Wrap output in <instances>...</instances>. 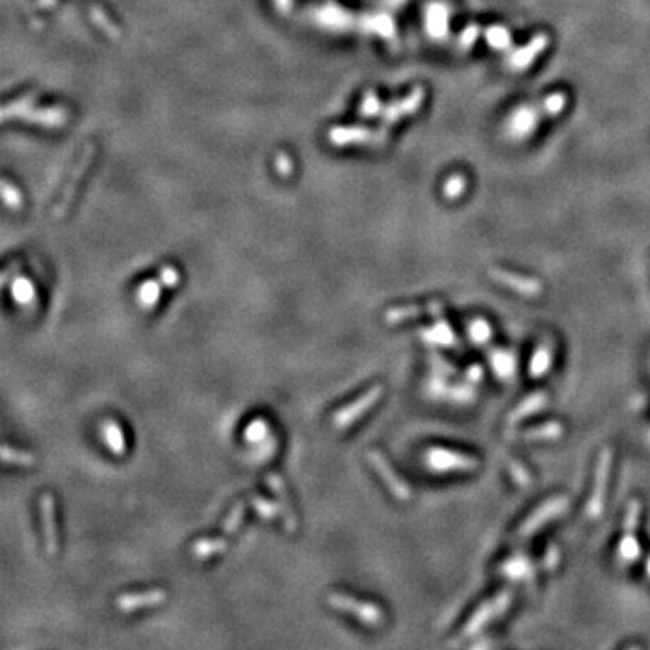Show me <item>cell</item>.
I'll return each instance as SVG.
<instances>
[{
    "mask_svg": "<svg viewBox=\"0 0 650 650\" xmlns=\"http://www.w3.org/2000/svg\"><path fill=\"white\" fill-rule=\"evenodd\" d=\"M164 602H167L164 589H148V591H139V593L121 594L116 603H118V609L121 612H134V610L161 605Z\"/></svg>",
    "mask_w": 650,
    "mask_h": 650,
    "instance_id": "cell-14",
    "label": "cell"
},
{
    "mask_svg": "<svg viewBox=\"0 0 650 650\" xmlns=\"http://www.w3.org/2000/svg\"><path fill=\"white\" fill-rule=\"evenodd\" d=\"M157 297H160V289H157V284L154 282H148L146 286H143L141 291H139V302H141L143 305H146V307H152V305L155 304V300H157Z\"/></svg>",
    "mask_w": 650,
    "mask_h": 650,
    "instance_id": "cell-29",
    "label": "cell"
},
{
    "mask_svg": "<svg viewBox=\"0 0 650 650\" xmlns=\"http://www.w3.org/2000/svg\"><path fill=\"white\" fill-rule=\"evenodd\" d=\"M442 311H444V305L442 302L433 300V302H426L423 305H405V307H392L385 313V322L394 325V323H401L407 322V320H416L423 314H432V316H441Z\"/></svg>",
    "mask_w": 650,
    "mask_h": 650,
    "instance_id": "cell-15",
    "label": "cell"
},
{
    "mask_svg": "<svg viewBox=\"0 0 650 650\" xmlns=\"http://www.w3.org/2000/svg\"><path fill=\"white\" fill-rule=\"evenodd\" d=\"M610 470H612V451L609 448H603L600 451V456H598L593 488H591V495H589L587 504H585V513H587L589 518L600 517V513L603 511L607 488H609Z\"/></svg>",
    "mask_w": 650,
    "mask_h": 650,
    "instance_id": "cell-2",
    "label": "cell"
},
{
    "mask_svg": "<svg viewBox=\"0 0 650 650\" xmlns=\"http://www.w3.org/2000/svg\"><path fill=\"white\" fill-rule=\"evenodd\" d=\"M466 186H468V181H466V177L463 173H454L444 181L442 185V195L450 201L459 199L461 195L466 192Z\"/></svg>",
    "mask_w": 650,
    "mask_h": 650,
    "instance_id": "cell-25",
    "label": "cell"
},
{
    "mask_svg": "<svg viewBox=\"0 0 650 650\" xmlns=\"http://www.w3.org/2000/svg\"><path fill=\"white\" fill-rule=\"evenodd\" d=\"M102 432L109 450H111L114 456H123L127 448H125V435L120 423L116 419H107L102 426Z\"/></svg>",
    "mask_w": 650,
    "mask_h": 650,
    "instance_id": "cell-20",
    "label": "cell"
},
{
    "mask_svg": "<svg viewBox=\"0 0 650 650\" xmlns=\"http://www.w3.org/2000/svg\"><path fill=\"white\" fill-rule=\"evenodd\" d=\"M484 38H486L488 45L497 51H506V49H511L513 45V40H511V35L506 27L502 26H490L484 31Z\"/></svg>",
    "mask_w": 650,
    "mask_h": 650,
    "instance_id": "cell-21",
    "label": "cell"
},
{
    "mask_svg": "<svg viewBox=\"0 0 650 650\" xmlns=\"http://www.w3.org/2000/svg\"><path fill=\"white\" fill-rule=\"evenodd\" d=\"M325 602L332 607V609L343 610L349 614L356 616L362 624L369 625V627H378L383 624L385 614L381 610L380 605L372 602H363V600H356V598L349 596L343 593H329Z\"/></svg>",
    "mask_w": 650,
    "mask_h": 650,
    "instance_id": "cell-3",
    "label": "cell"
},
{
    "mask_svg": "<svg viewBox=\"0 0 650 650\" xmlns=\"http://www.w3.org/2000/svg\"><path fill=\"white\" fill-rule=\"evenodd\" d=\"M540 107H542L545 118H555V116L560 114L567 107V94L560 93V91L549 94V96H545L544 100L540 102Z\"/></svg>",
    "mask_w": 650,
    "mask_h": 650,
    "instance_id": "cell-24",
    "label": "cell"
},
{
    "mask_svg": "<svg viewBox=\"0 0 650 650\" xmlns=\"http://www.w3.org/2000/svg\"><path fill=\"white\" fill-rule=\"evenodd\" d=\"M481 33V27L477 24H470L466 26V29H463V33L459 35V49H470L472 45L477 42V36Z\"/></svg>",
    "mask_w": 650,
    "mask_h": 650,
    "instance_id": "cell-28",
    "label": "cell"
},
{
    "mask_svg": "<svg viewBox=\"0 0 650 650\" xmlns=\"http://www.w3.org/2000/svg\"><path fill=\"white\" fill-rule=\"evenodd\" d=\"M2 461H4L6 465H15V466H29L35 465V456L29 454V451H22V450H15L9 444H4L2 447Z\"/></svg>",
    "mask_w": 650,
    "mask_h": 650,
    "instance_id": "cell-23",
    "label": "cell"
},
{
    "mask_svg": "<svg viewBox=\"0 0 650 650\" xmlns=\"http://www.w3.org/2000/svg\"><path fill=\"white\" fill-rule=\"evenodd\" d=\"M426 29L433 38H444L450 31V11L442 2H430L426 6Z\"/></svg>",
    "mask_w": 650,
    "mask_h": 650,
    "instance_id": "cell-17",
    "label": "cell"
},
{
    "mask_svg": "<svg viewBox=\"0 0 650 650\" xmlns=\"http://www.w3.org/2000/svg\"><path fill=\"white\" fill-rule=\"evenodd\" d=\"M244 513H246V502H239L237 506H233V509H231L228 518H226L224 526H222L221 535L215 536V539L195 540L194 545H192L194 557L199 558V560H206V558L222 553L228 548V542L235 535V531L239 529L240 524H242Z\"/></svg>",
    "mask_w": 650,
    "mask_h": 650,
    "instance_id": "cell-1",
    "label": "cell"
},
{
    "mask_svg": "<svg viewBox=\"0 0 650 650\" xmlns=\"http://www.w3.org/2000/svg\"><path fill=\"white\" fill-rule=\"evenodd\" d=\"M38 509H40L45 549H47L49 555H56L58 549H60V540H58L56 517H54V497L51 493H42L40 499H38Z\"/></svg>",
    "mask_w": 650,
    "mask_h": 650,
    "instance_id": "cell-12",
    "label": "cell"
},
{
    "mask_svg": "<svg viewBox=\"0 0 650 650\" xmlns=\"http://www.w3.org/2000/svg\"><path fill=\"white\" fill-rule=\"evenodd\" d=\"M567 508H569V499H567V497L558 495L553 497V499L545 500L544 504H540L539 508L524 520V524L518 527L517 536L518 539H526V536L533 535L540 527H544L548 522L560 517L564 511H567Z\"/></svg>",
    "mask_w": 650,
    "mask_h": 650,
    "instance_id": "cell-5",
    "label": "cell"
},
{
    "mask_svg": "<svg viewBox=\"0 0 650 650\" xmlns=\"http://www.w3.org/2000/svg\"><path fill=\"white\" fill-rule=\"evenodd\" d=\"M265 482H268V486L271 488L273 491L274 499H277V504L280 508V515L284 518V526L289 533H295L298 527V520L297 515H295V509H293V502L291 497H289V491L286 488V482L284 479L280 477L279 474H274V472H270L268 477H265Z\"/></svg>",
    "mask_w": 650,
    "mask_h": 650,
    "instance_id": "cell-11",
    "label": "cell"
},
{
    "mask_svg": "<svg viewBox=\"0 0 650 650\" xmlns=\"http://www.w3.org/2000/svg\"><path fill=\"white\" fill-rule=\"evenodd\" d=\"M509 474H511V477L515 479V482H517V484H520V486H527V484H529V474H527L526 470L522 468V465L520 463H517V461H509Z\"/></svg>",
    "mask_w": 650,
    "mask_h": 650,
    "instance_id": "cell-30",
    "label": "cell"
},
{
    "mask_svg": "<svg viewBox=\"0 0 650 650\" xmlns=\"http://www.w3.org/2000/svg\"><path fill=\"white\" fill-rule=\"evenodd\" d=\"M426 463L435 472H472L479 468V459L474 456L439 447L426 451Z\"/></svg>",
    "mask_w": 650,
    "mask_h": 650,
    "instance_id": "cell-4",
    "label": "cell"
},
{
    "mask_svg": "<svg viewBox=\"0 0 650 650\" xmlns=\"http://www.w3.org/2000/svg\"><path fill=\"white\" fill-rule=\"evenodd\" d=\"M545 118L542 107L539 105H520L517 107L511 114H509L508 121H506V132L511 139H526L531 134L535 132L539 127L540 120Z\"/></svg>",
    "mask_w": 650,
    "mask_h": 650,
    "instance_id": "cell-6",
    "label": "cell"
},
{
    "mask_svg": "<svg viewBox=\"0 0 650 650\" xmlns=\"http://www.w3.org/2000/svg\"><path fill=\"white\" fill-rule=\"evenodd\" d=\"M367 461L369 465L372 466V470L380 475V479L385 482V486L389 488V491L392 493L394 497L398 500H408L412 497V491L408 488V484L396 474V470L390 466V463L387 461V457L378 450H371L367 451Z\"/></svg>",
    "mask_w": 650,
    "mask_h": 650,
    "instance_id": "cell-8",
    "label": "cell"
},
{
    "mask_svg": "<svg viewBox=\"0 0 650 650\" xmlns=\"http://www.w3.org/2000/svg\"><path fill=\"white\" fill-rule=\"evenodd\" d=\"M553 358H555V343L551 338H544L539 341L535 353L529 359V378L539 380V378L545 376L551 367H553Z\"/></svg>",
    "mask_w": 650,
    "mask_h": 650,
    "instance_id": "cell-16",
    "label": "cell"
},
{
    "mask_svg": "<svg viewBox=\"0 0 650 650\" xmlns=\"http://www.w3.org/2000/svg\"><path fill=\"white\" fill-rule=\"evenodd\" d=\"M545 403H548V394L545 392L529 394L527 398H524L520 403H518L513 410L509 412L508 423L509 425H517V423H520L522 419H526V417L533 416V414L542 410V408L545 407Z\"/></svg>",
    "mask_w": 650,
    "mask_h": 650,
    "instance_id": "cell-18",
    "label": "cell"
},
{
    "mask_svg": "<svg viewBox=\"0 0 650 650\" xmlns=\"http://www.w3.org/2000/svg\"><path fill=\"white\" fill-rule=\"evenodd\" d=\"M161 279H163L164 286H176V284H177V271L172 270V268H167V270L163 271V277H161Z\"/></svg>",
    "mask_w": 650,
    "mask_h": 650,
    "instance_id": "cell-31",
    "label": "cell"
},
{
    "mask_svg": "<svg viewBox=\"0 0 650 650\" xmlns=\"http://www.w3.org/2000/svg\"><path fill=\"white\" fill-rule=\"evenodd\" d=\"M549 42H551V38H549L545 33H539V35L533 36L524 47L515 49L513 53L509 54V69H513V71H524V69H527V67L539 58V54L544 53L545 49H548Z\"/></svg>",
    "mask_w": 650,
    "mask_h": 650,
    "instance_id": "cell-13",
    "label": "cell"
},
{
    "mask_svg": "<svg viewBox=\"0 0 650 650\" xmlns=\"http://www.w3.org/2000/svg\"><path fill=\"white\" fill-rule=\"evenodd\" d=\"M252 504H253V508H255V511H257V513L261 515L264 520H273V518L277 517V513H280L279 504H274V502H271V500L264 499L262 495L261 497L253 495Z\"/></svg>",
    "mask_w": 650,
    "mask_h": 650,
    "instance_id": "cell-26",
    "label": "cell"
},
{
    "mask_svg": "<svg viewBox=\"0 0 650 650\" xmlns=\"http://www.w3.org/2000/svg\"><path fill=\"white\" fill-rule=\"evenodd\" d=\"M618 555L624 562H634L640 557V542L636 533H624L618 544Z\"/></svg>",
    "mask_w": 650,
    "mask_h": 650,
    "instance_id": "cell-22",
    "label": "cell"
},
{
    "mask_svg": "<svg viewBox=\"0 0 650 650\" xmlns=\"http://www.w3.org/2000/svg\"><path fill=\"white\" fill-rule=\"evenodd\" d=\"M490 279L495 280L500 286H504V288L511 289V291L518 293L520 297L535 298L539 297V295H542V284H540L539 280L531 279V277H524V274L513 273V271L493 268V270H490Z\"/></svg>",
    "mask_w": 650,
    "mask_h": 650,
    "instance_id": "cell-10",
    "label": "cell"
},
{
    "mask_svg": "<svg viewBox=\"0 0 650 650\" xmlns=\"http://www.w3.org/2000/svg\"><path fill=\"white\" fill-rule=\"evenodd\" d=\"M381 396H383V385L371 387L367 392L362 394L359 398H356L353 403L346 405L343 408H340V410L332 416L334 426H336V428H347V426H350L353 423H356L359 417L365 416V414L380 401Z\"/></svg>",
    "mask_w": 650,
    "mask_h": 650,
    "instance_id": "cell-7",
    "label": "cell"
},
{
    "mask_svg": "<svg viewBox=\"0 0 650 650\" xmlns=\"http://www.w3.org/2000/svg\"><path fill=\"white\" fill-rule=\"evenodd\" d=\"M509 602H511V593H509V591H502V593L497 594L495 598H491V600L484 602L475 610L474 614H472V618L468 619V624H466L463 633H465L466 636H472V634H475L477 630H481L488 621H491L495 616L502 614V612L508 609Z\"/></svg>",
    "mask_w": 650,
    "mask_h": 650,
    "instance_id": "cell-9",
    "label": "cell"
},
{
    "mask_svg": "<svg viewBox=\"0 0 650 650\" xmlns=\"http://www.w3.org/2000/svg\"><path fill=\"white\" fill-rule=\"evenodd\" d=\"M564 425L558 421H549V423H542V425L531 426V428L522 430L518 433V439L524 441H555V439L562 438Z\"/></svg>",
    "mask_w": 650,
    "mask_h": 650,
    "instance_id": "cell-19",
    "label": "cell"
},
{
    "mask_svg": "<svg viewBox=\"0 0 650 650\" xmlns=\"http://www.w3.org/2000/svg\"><path fill=\"white\" fill-rule=\"evenodd\" d=\"M470 336L474 341H486L491 336V327L486 320L477 318L475 322L470 323Z\"/></svg>",
    "mask_w": 650,
    "mask_h": 650,
    "instance_id": "cell-27",
    "label": "cell"
},
{
    "mask_svg": "<svg viewBox=\"0 0 650 650\" xmlns=\"http://www.w3.org/2000/svg\"><path fill=\"white\" fill-rule=\"evenodd\" d=\"M647 575L650 576V558H649V564H647Z\"/></svg>",
    "mask_w": 650,
    "mask_h": 650,
    "instance_id": "cell-32",
    "label": "cell"
}]
</instances>
